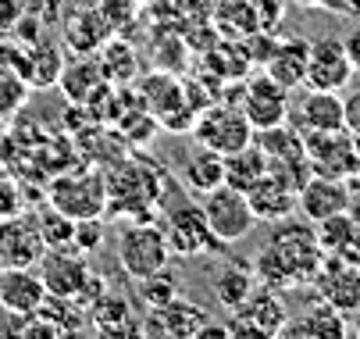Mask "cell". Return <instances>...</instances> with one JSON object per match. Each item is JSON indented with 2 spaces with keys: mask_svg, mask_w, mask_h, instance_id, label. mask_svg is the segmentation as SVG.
<instances>
[{
  "mask_svg": "<svg viewBox=\"0 0 360 339\" xmlns=\"http://www.w3.org/2000/svg\"><path fill=\"white\" fill-rule=\"evenodd\" d=\"M104 182H108V207L132 222H150V211L161 204L168 189L165 168L143 158L111 165V172H104Z\"/></svg>",
  "mask_w": 360,
  "mask_h": 339,
  "instance_id": "6da1fadb",
  "label": "cell"
},
{
  "mask_svg": "<svg viewBox=\"0 0 360 339\" xmlns=\"http://www.w3.org/2000/svg\"><path fill=\"white\" fill-rule=\"evenodd\" d=\"M46 204L68 215L72 222L79 218H104L108 211V182L104 172L96 168H79V172H61L46 189Z\"/></svg>",
  "mask_w": 360,
  "mask_h": 339,
  "instance_id": "7a4b0ae2",
  "label": "cell"
},
{
  "mask_svg": "<svg viewBox=\"0 0 360 339\" xmlns=\"http://www.w3.org/2000/svg\"><path fill=\"white\" fill-rule=\"evenodd\" d=\"M189 136L200 143L203 151L214 154H232L253 139V125L246 122V115L239 111V104L232 101H218V104H203L189 125Z\"/></svg>",
  "mask_w": 360,
  "mask_h": 339,
  "instance_id": "3957f363",
  "label": "cell"
},
{
  "mask_svg": "<svg viewBox=\"0 0 360 339\" xmlns=\"http://www.w3.org/2000/svg\"><path fill=\"white\" fill-rule=\"evenodd\" d=\"M115 254H118V264L122 271L136 282L150 271H158L161 264L172 261V247H168V236L161 225L153 222H129L118 229V239H115Z\"/></svg>",
  "mask_w": 360,
  "mask_h": 339,
  "instance_id": "277c9868",
  "label": "cell"
},
{
  "mask_svg": "<svg viewBox=\"0 0 360 339\" xmlns=\"http://www.w3.org/2000/svg\"><path fill=\"white\" fill-rule=\"evenodd\" d=\"M168 247L175 257H200V254H225V243L211 232L207 218H203V207L193 200H179L165 211L161 222Z\"/></svg>",
  "mask_w": 360,
  "mask_h": 339,
  "instance_id": "5b68a950",
  "label": "cell"
},
{
  "mask_svg": "<svg viewBox=\"0 0 360 339\" xmlns=\"http://www.w3.org/2000/svg\"><path fill=\"white\" fill-rule=\"evenodd\" d=\"M289 321V307L282 304V297L268 286H253V293L236 307L229 311V335H239V339H268V335H282Z\"/></svg>",
  "mask_w": 360,
  "mask_h": 339,
  "instance_id": "8992f818",
  "label": "cell"
},
{
  "mask_svg": "<svg viewBox=\"0 0 360 339\" xmlns=\"http://www.w3.org/2000/svg\"><path fill=\"white\" fill-rule=\"evenodd\" d=\"M200 207H203V218H207L211 232L221 239L225 247L246 239V236L253 232V225H257L246 193H239V189H232V186H225V182L203 193Z\"/></svg>",
  "mask_w": 360,
  "mask_h": 339,
  "instance_id": "52a82bcc",
  "label": "cell"
},
{
  "mask_svg": "<svg viewBox=\"0 0 360 339\" xmlns=\"http://www.w3.org/2000/svg\"><path fill=\"white\" fill-rule=\"evenodd\" d=\"M303 154L307 165L318 175L328 179H356L360 175V154L353 147L349 129H335V132H303Z\"/></svg>",
  "mask_w": 360,
  "mask_h": 339,
  "instance_id": "ba28073f",
  "label": "cell"
},
{
  "mask_svg": "<svg viewBox=\"0 0 360 339\" xmlns=\"http://www.w3.org/2000/svg\"><path fill=\"white\" fill-rule=\"evenodd\" d=\"M236 104L239 111L246 115V122L253 129H268V125H278V122H289V89L282 82H275L268 72H257L250 75L239 93H236Z\"/></svg>",
  "mask_w": 360,
  "mask_h": 339,
  "instance_id": "9c48e42d",
  "label": "cell"
},
{
  "mask_svg": "<svg viewBox=\"0 0 360 339\" xmlns=\"http://www.w3.org/2000/svg\"><path fill=\"white\" fill-rule=\"evenodd\" d=\"M268 243H275V247L282 250V257L289 261V268L300 275L303 286L314 282V275H318V268H321V261H325V250H321V243H318L314 225H296L292 218L275 222V232H271Z\"/></svg>",
  "mask_w": 360,
  "mask_h": 339,
  "instance_id": "30bf717a",
  "label": "cell"
},
{
  "mask_svg": "<svg viewBox=\"0 0 360 339\" xmlns=\"http://www.w3.org/2000/svg\"><path fill=\"white\" fill-rule=\"evenodd\" d=\"M89 257L79 254L75 247H46L36 261V275L43 279L50 297H68L75 300V293L82 289V282L89 279Z\"/></svg>",
  "mask_w": 360,
  "mask_h": 339,
  "instance_id": "8fae6325",
  "label": "cell"
},
{
  "mask_svg": "<svg viewBox=\"0 0 360 339\" xmlns=\"http://www.w3.org/2000/svg\"><path fill=\"white\" fill-rule=\"evenodd\" d=\"M353 82V65L346 58V46L339 36H321L311 43V54H307V89H332L342 93Z\"/></svg>",
  "mask_w": 360,
  "mask_h": 339,
  "instance_id": "7c38bea8",
  "label": "cell"
},
{
  "mask_svg": "<svg viewBox=\"0 0 360 339\" xmlns=\"http://www.w3.org/2000/svg\"><path fill=\"white\" fill-rule=\"evenodd\" d=\"M314 286H318L321 300L332 304L339 314H360V268H356V261L325 254V261L314 275Z\"/></svg>",
  "mask_w": 360,
  "mask_h": 339,
  "instance_id": "4fadbf2b",
  "label": "cell"
},
{
  "mask_svg": "<svg viewBox=\"0 0 360 339\" xmlns=\"http://www.w3.org/2000/svg\"><path fill=\"white\" fill-rule=\"evenodd\" d=\"M349 207H353L349 186L342 179H328V175H318V172H311V179H307L296 193V211L311 225H318L332 215H342Z\"/></svg>",
  "mask_w": 360,
  "mask_h": 339,
  "instance_id": "5bb4252c",
  "label": "cell"
},
{
  "mask_svg": "<svg viewBox=\"0 0 360 339\" xmlns=\"http://www.w3.org/2000/svg\"><path fill=\"white\" fill-rule=\"evenodd\" d=\"M43 239L36 229V215H8L0 218V268H36L43 254Z\"/></svg>",
  "mask_w": 360,
  "mask_h": 339,
  "instance_id": "9a60e30c",
  "label": "cell"
},
{
  "mask_svg": "<svg viewBox=\"0 0 360 339\" xmlns=\"http://www.w3.org/2000/svg\"><path fill=\"white\" fill-rule=\"evenodd\" d=\"M211 321V314L203 311L200 304L186 300V297H175L172 304L165 307H153L146 311V321H143V335H165V339H196V332Z\"/></svg>",
  "mask_w": 360,
  "mask_h": 339,
  "instance_id": "2e32d148",
  "label": "cell"
},
{
  "mask_svg": "<svg viewBox=\"0 0 360 339\" xmlns=\"http://www.w3.org/2000/svg\"><path fill=\"white\" fill-rule=\"evenodd\" d=\"M46 300V286L32 268H0V311L11 318H32Z\"/></svg>",
  "mask_w": 360,
  "mask_h": 339,
  "instance_id": "e0dca14e",
  "label": "cell"
},
{
  "mask_svg": "<svg viewBox=\"0 0 360 339\" xmlns=\"http://www.w3.org/2000/svg\"><path fill=\"white\" fill-rule=\"evenodd\" d=\"M246 200H250L257 222L275 225V222H285V218L296 215V186H289L282 175H275L268 168V175L246 193Z\"/></svg>",
  "mask_w": 360,
  "mask_h": 339,
  "instance_id": "ac0fdd59",
  "label": "cell"
},
{
  "mask_svg": "<svg viewBox=\"0 0 360 339\" xmlns=\"http://www.w3.org/2000/svg\"><path fill=\"white\" fill-rule=\"evenodd\" d=\"M292 118H296L300 132H335V129H346L342 96L332 93V89H307L303 101L292 111Z\"/></svg>",
  "mask_w": 360,
  "mask_h": 339,
  "instance_id": "d6986e66",
  "label": "cell"
},
{
  "mask_svg": "<svg viewBox=\"0 0 360 339\" xmlns=\"http://www.w3.org/2000/svg\"><path fill=\"white\" fill-rule=\"evenodd\" d=\"M307 54H311V43L300 39V36L275 39L271 54H268V61H264V72L292 93V89H300L303 79H307Z\"/></svg>",
  "mask_w": 360,
  "mask_h": 339,
  "instance_id": "ffe728a7",
  "label": "cell"
},
{
  "mask_svg": "<svg viewBox=\"0 0 360 339\" xmlns=\"http://www.w3.org/2000/svg\"><path fill=\"white\" fill-rule=\"evenodd\" d=\"M86 314H89V321H93V328H96L100 335H125V332L143 335V321L132 318L129 297L115 293V289H104V293H100V297L86 307Z\"/></svg>",
  "mask_w": 360,
  "mask_h": 339,
  "instance_id": "44dd1931",
  "label": "cell"
},
{
  "mask_svg": "<svg viewBox=\"0 0 360 339\" xmlns=\"http://www.w3.org/2000/svg\"><path fill=\"white\" fill-rule=\"evenodd\" d=\"M257 286V275H253V264L250 261H239V257H229L214 275H211V297L218 307L225 311H236Z\"/></svg>",
  "mask_w": 360,
  "mask_h": 339,
  "instance_id": "7402d4cb",
  "label": "cell"
},
{
  "mask_svg": "<svg viewBox=\"0 0 360 339\" xmlns=\"http://www.w3.org/2000/svg\"><path fill=\"white\" fill-rule=\"evenodd\" d=\"M268 168L271 165H268L264 151L250 139L246 147H239V151H232V154L221 158V182L232 186V189H239V193H250L257 182L268 175Z\"/></svg>",
  "mask_w": 360,
  "mask_h": 339,
  "instance_id": "603a6c76",
  "label": "cell"
},
{
  "mask_svg": "<svg viewBox=\"0 0 360 339\" xmlns=\"http://www.w3.org/2000/svg\"><path fill=\"white\" fill-rule=\"evenodd\" d=\"M349 332L346 314H339L332 304H311L300 318H289L282 335H307V339H342Z\"/></svg>",
  "mask_w": 360,
  "mask_h": 339,
  "instance_id": "cb8c5ba5",
  "label": "cell"
},
{
  "mask_svg": "<svg viewBox=\"0 0 360 339\" xmlns=\"http://www.w3.org/2000/svg\"><path fill=\"white\" fill-rule=\"evenodd\" d=\"M111 39V18L100 8H82L65 25V43L75 54H96Z\"/></svg>",
  "mask_w": 360,
  "mask_h": 339,
  "instance_id": "d4e9b609",
  "label": "cell"
},
{
  "mask_svg": "<svg viewBox=\"0 0 360 339\" xmlns=\"http://www.w3.org/2000/svg\"><path fill=\"white\" fill-rule=\"evenodd\" d=\"M253 143L264 151L268 165H289V161L307 158L303 154V132L292 129L289 122H278V125H268V129H253Z\"/></svg>",
  "mask_w": 360,
  "mask_h": 339,
  "instance_id": "484cf974",
  "label": "cell"
},
{
  "mask_svg": "<svg viewBox=\"0 0 360 339\" xmlns=\"http://www.w3.org/2000/svg\"><path fill=\"white\" fill-rule=\"evenodd\" d=\"M58 86L65 89V96L75 104V108H86L93 96L108 86V79H104V72H100V65L96 61H89V58H82V61H72V65H65L61 68V79H58Z\"/></svg>",
  "mask_w": 360,
  "mask_h": 339,
  "instance_id": "4316f807",
  "label": "cell"
},
{
  "mask_svg": "<svg viewBox=\"0 0 360 339\" xmlns=\"http://www.w3.org/2000/svg\"><path fill=\"white\" fill-rule=\"evenodd\" d=\"M314 232H318V243H321L325 254H332V257H346V261H356V257H360V247H356V225H353L349 211L318 222Z\"/></svg>",
  "mask_w": 360,
  "mask_h": 339,
  "instance_id": "83f0119b",
  "label": "cell"
},
{
  "mask_svg": "<svg viewBox=\"0 0 360 339\" xmlns=\"http://www.w3.org/2000/svg\"><path fill=\"white\" fill-rule=\"evenodd\" d=\"M250 264H253L257 286H268V289H275V293H285V289L303 286L300 275L289 268V261L282 257V250H278L275 243H264L261 250H257V257H253Z\"/></svg>",
  "mask_w": 360,
  "mask_h": 339,
  "instance_id": "f1b7e54d",
  "label": "cell"
},
{
  "mask_svg": "<svg viewBox=\"0 0 360 339\" xmlns=\"http://www.w3.org/2000/svg\"><path fill=\"white\" fill-rule=\"evenodd\" d=\"M61 68H65V58L46 43H32V54H22L18 61V75L25 79V86H54L61 79Z\"/></svg>",
  "mask_w": 360,
  "mask_h": 339,
  "instance_id": "f546056e",
  "label": "cell"
},
{
  "mask_svg": "<svg viewBox=\"0 0 360 339\" xmlns=\"http://www.w3.org/2000/svg\"><path fill=\"white\" fill-rule=\"evenodd\" d=\"M96 65H100V72H104V79L111 86H129L139 75V58L125 39H108L96 51Z\"/></svg>",
  "mask_w": 360,
  "mask_h": 339,
  "instance_id": "4dcf8cb0",
  "label": "cell"
},
{
  "mask_svg": "<svg viewBox=\"0 0 360 339\" xmlns=\"http://www.w3.org/2000/svg\"><path fill=\"white\" fill-rule=\"evenodd\" d=\"M136 293H139V300H143L146 311L165 307V304H172L175 297H182V275H179V271L172 268V261H168V264H161L158 271L136 279Z\"/></svg>",
  "mask_w": 360,
  "mask_h": 339,
  "instance_id": "1f68e13d",
  "label": "cell"
},
{
  "mask_svg": "<svg viewBox=\"0 0 360 339\" xmlns=\"http://www.w3.org/2000/svg\"><path fill=\"white\" fill-rule=\"evenodd\" d=\"M182 186L189 193H196V197H203L207 189L221 186V154L214 151H196L182 161Z\"/></svg>",
  "mask_w": 360,
  "mask_h": 339,
  "instance_id": "d6a6232c",
  "label": "cell"
},
{
  "mask_svg": "<svg viewBox=\"0 0 360 339\" xmlns=\"http://www.w3.org/2000/svg\"><path fill=\"white\" fill-rule=\"evenodd\" d=\"M218 22L225 32H232L236 39L250 36V32H261V15H257V4L253 0H225L221 11H218Z\"/></svg>",
  "mask_w": 360,
  "mask_h": 339,
  "instance_id": "836d02e7",
  "label": "cell"
},
{
  "mask_svg": "<svg viewBox=\"0 0 360 339\" xmlns=\"http://www.w3.org/2000/svg\"><path fill=\"white\" fill-rule=\"evenodd\" d=\"M36 229L43 247H72V236H75V222L68 215H61L58 207H39L36 211Z\"/></svg>",
  "mask_w": 360,
  "mask_h": 339,
  "instance_id": "e575fe53",
  "label": "cell"
},
{
  "mask_svg": "<svg viewBox=\"0 0 360 339\" xmlns=\"http://www.w3.org/2000/svg\"><path fill=\"white\" fill-rule=\"evenodd\" d=\"M72 247L79 254H96L104 247V218H79L75 222V236H72Z\"/></svg>",
  "mask_w": 360,
  "mask_h": 339,
  "instance_id": "d590c367",
  "label": "cell"
},
{
  "mask_svg": "<svg viewBox=\"0 0 360 339\" xmlns=\"http://www.w3.org/2000/svg\"><path fill=\"white\" fill-rule=\"evenodd\" d=\"M25 15V4L22 0H0V32H11L15 22Z\"/></svg>",
  "mask_w": 360,
  "mask_h": 339,
  "instance_id": "8d00e7d4",
  "label": "cell"
},
{
  "mask_svg": "<svg viewBox=\"0 0 360 339\" xmlns=\"http://www.w3.org/2000/svg\"><path fill=\"white\" fill-rule=\"evenodd\" d=\"M342 118H346V129H349V132L360 129V86L342 96Z\"/></svg>",
  "mask_w": 360,
  "mask_h": 339,
  "instance_id": "74e56055",
  "label": "cell"
},
{
  "mask_svg": "<svg viewBox=\"0 0 360 339\" xmlns=\"http://www.w3.org/2000/svg\"><path fill=\"white\" fill-rule=\"evenodd\" d=\"M342 46H346V58L353 65V75H360V25H353L346 36H342Z\"/></svg>",
  "mask_w": 360,
  "mask_h": 339,
  "instance_id": "f35d334b",
  "label": "cell"
},
{
  "mask_svg": "<svg viewBox=\"0 0 360 339\" xmlns=\"http://www.w3.org/2000/svg\"><path fill=\"white\" fill-rule=\"evenodd\" d=\"M296 4H303V8H328V0H296Z\"/></svg>",
  "mask_w": 360,
  "mask_h": 339,
  "instance_id": "ab89813d",
  "label": "cell"
},
{
  "mask_svg": "<svg viewBox=\"0 0 360 339\" xmlns=\"http://www.w3.org/2000/svg\"><path fill=\"white\" fill-rule=\"evenodd\" d=\"M349 136H353V147H356V154H360V129H353Z\"/></svg>",
  "mask_w": 360,
  "mask_h": 339,
  "instance_id": "60d3db41",
  "label": "cell"
}]
</instances>
